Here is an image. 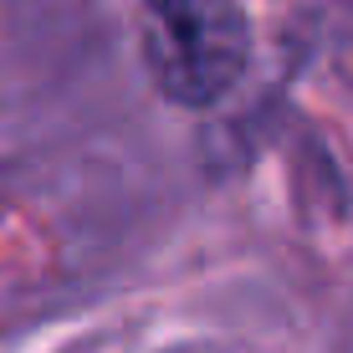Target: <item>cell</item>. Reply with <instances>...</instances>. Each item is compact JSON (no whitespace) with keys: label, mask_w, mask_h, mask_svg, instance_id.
Returning <instances> with one entry per match:
<instances>
[{"label":"cell","mask_w":353,"mask_h":353,"mask_svg":"<svg viewBox=\"0 0 353 353\" xmlns=\"http://www.w3.org/2000/svg\"><path fill=\"white\" fill-rule=\"evenodd\" d=\"M139 46L169 103L210 108L246 77L251 21L241 0H143Z\"/></svg>","instance_id":"1"},{"label":"cell","mask_w":353,"mask_h":353,"mask_svg":"<svg viewBox=\"0 0 353 353\" xmlns=\"http://www.w3.org/2000/svg\"><path fill=\"white\" fill-rule=\"evenodd\" d=\"M287 16L338 77H353V0H287Z\"/></svg>","instance_id":"2"}]
</instances>
